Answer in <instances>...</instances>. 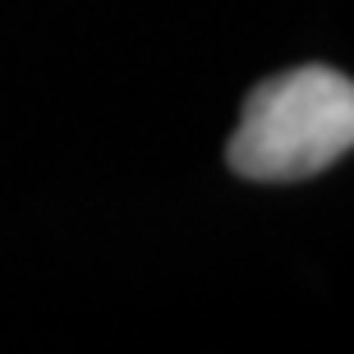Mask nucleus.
Segmentation results:
<instances>
[{
	"label": "nucleus",
	"instance_id": "nucleus-1",
	"mask_svg": "<svg viewBox=\"0 0 354 354\" xmlns=\"http://www.w3.org/2000/svg\"><path fill=\"white\" fill-rule=\"evenodd\" d=\"M345 152H354V79L331 65H299L244 97L225 166L253 184H295Z\"/></svg>",
	"mask_w": 354,
	"mask_h": 354
}]
</instances>
